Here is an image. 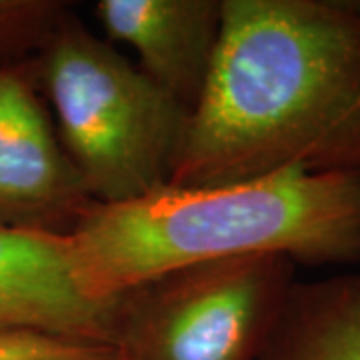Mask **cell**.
I'll return each mask as SVG.
<instances>
[{
	"label": "cell",
	"instance_id": "cell-3",
	"mask_svg": "<svg viewBox=\"0 0 360 360\" xmlns=\"http://www.w3.org/2000/svg\"><path fill=\"white\" fill-rule=\"evenodd\" d=\"M28 63L94 205L170 184L191 120L186 106L70 11Z\"/></svg>",
	"mask_w": 360,
	"mask_h": 360
},
{
	"label": "cell",
	"instance_id": "cell-7",
	"mask_svg": "<svg viewBox=\"0 0 360 360\" xmlns=\"http://www.w3.org/2000/svg\"><path fill=\"white\" fill-rule=\"evenodd\" d=\"M108 39L136 52L142 72L191 112L198 103L222 28V0H98Z\"/></svg>",
	"mask_w": 360,
	"mask_h": 360
},
{
	"label": "cell",
	"instance_id": "cell-10",
	"mask_svg": "<svg viewBox=\"0 0 360 360\" xmlns=\"http://www.w3.org/2000/svg\"><path fill=\"white\" fill-rule=\"evenodd\" d=\"M0 360H122V356L112 345L0 330Z\"/></svg>",
	"mask_w": 360,
	"mask_h": 360
},
{
	"label": "cell",
	"instance_id": "cell-9",
	"mask_svg": "<svg viewBox=\"0 0 360 360\" xmlns=\"http://www.w3.org/2000/svg\"><path fill=\"white\" fill-rule=\"evenodd\" d=\"M68 11L60 0H0V68L28 63Z\"/></svg>",
	"mask_w": 360,
	"mask_h": 360
},
{
	"label": "cell",
	"instance_id": "cell-1",
	"mask_svg": "<svg viewBox=\"0 0 360 360\" xmlns=\"http://www.w3.org/2000/svg\"><path fill=\"white\" fill-rule=\"evenodd\" d=\"M360 170V0H222L170 186Z\"/></svg>",
	"mask_w": 360,
	"mask_h": 360
},
{
	"label": "cell",
	"instance_id": "cell-4",
	"mask_svg": "<svg viewBox=\"0 0 360 360\" xmlns=\"http://www.w3.org/2000/svg\"><path fill=\"white\" fill-rule=\"evenodd\" d=\"M296 264L286 257L212 260L168 272L118 298L122 360H257Z\"/></svg>",
	"mask_w": 360,
	"mask_h": 360
},
{
	"label": "cell",
	"instance_id": "cell-2",
	"mask_svg": "<svg viewBox=\"0 0 360 360\" xmlns=\"http://www.w3.org/2000/svg\"><path fill=\"white\" fill-rule=\"evenodd\" d=\"M78 274L115 302L168 272L229 258L298 264L360 262V170L283 168L252 179L165 186L92 205L68 232Z\"/></svg>",
	"mask_w": 360,
	"mask_h": 360
},
{
	"label": "cell",
	"instance_id": "cell-8",
	"mask_svg": "<svg viewBox=\"0 0 360 360\" xmlns=\"http://www.w3.org/2000/svg\"><path fill=\"white\" fill-rule=\"evenodd\" d=\"M257 360H360V274L296 281Z\"/></svg>",
	"mask_w": 360,
	"mask_h": 360
},
{
	"label": "cell",
	"instance_id": "cell-5",
	"mask_svg": "<svg viewBox=\"0 0 360 360\" xmlns=\"http://www.w3.org/2000/svg\"><path fill=\"white\" fill-rule=\"evenodd\" d=\"M92 205L30 63L0 68V226L68 234Z\"/></svg>",
	"mask_w": 360,
	"mask_h": 360
},
{
	"label": "cell",
	"instance_id": "cell-6",
	"mask_svg": "<svg viewBox=\"0 0 360 360\" xmlns=\"http://www.w3.org/2000/svg\"><path fill=\"white\" fill-rule=\"evenodd\" d=\"M0 330L116 347L118 300L89 295L68 234L0 226Z\"/></svg>",
	"mask_w": 360,
	"mask_h": 360
}]
</instances>
